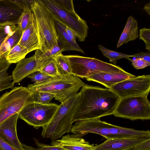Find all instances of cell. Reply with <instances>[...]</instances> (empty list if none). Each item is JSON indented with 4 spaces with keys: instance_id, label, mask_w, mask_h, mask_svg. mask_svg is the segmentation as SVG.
<instances>
[{
    "instance_id": "7",
    "label": "cell",
    "mask_w": 150,
    "mask_h": 150,
    "mask_svg": "<svg viewBox=\"0 0 150 150\" xmlns=\"http://www.w3.org/2000/svg\"><path fill=\"white\" fill-rule=\"evenodd\" d=\"M33 92L27 87H16L0 97V124L13 115L18 114L29 102Z\"/></svg>"
},
{
    "instance_id": "6",
    "label": "cell",
    "mask_w": 150,
    "mask_h": 150,
    "mask_svg": "<svg viewBox=\"0 0 150 150\" xmlns=\"http://www.w3.org/2000/svg\"><path fill=\"white\" fill-rule=\"evenodd\" d=\"M71 67L72 75L79 78H84L102 72H127L120 66L108 63L94 58L79 55H66Z\"/></svg>"
},
{
    "instance_id": "33",
    "label": "cell",
    "mask_w": 150,
    "mask_h": 150,
    "mask_svg": "<svg viewBox=\"0 0 150 150\" xmlns=\"http://www.w3.org/2000/svg\"><path fill=\"white\" fill-rule=\"evenodd\" d=\"M15 25L9 23L0 24V48L10 32L16 27Z\"/></svg>"
},
{
    "instance_id": "27",
    "label": "cell",
    "mask_w": 150,
    "mask_h": 150,
    "mask_svg": "<svg viewBox=\"0 0 150 150\" xmlns=\"http://www.w3.org/2000/svg\"><path fill=\"white\" fill-rule=\"evenodd\" d=\"M32 1V0L30 4L24 8L23 12L18 21L17 26L22 33L27 27L31 18L33 13L31 8Z\"/></svg>"
},
{
    "instance_id": "35",
    "label": "cell",
    "mask_w": 150,
    "mask_h": 150,
    "mask_svg": "<svg viewBox=\"0 0 150 150\" xmlns=\"http://www.w3.org/2000/svg\"><path fill=\"white\" fill-rule=\"evenodd\" d=\"M128 59L131 61L132 65L137 69H143L150 66V63L141 59H132L129 58Z\"/></svg>"
},
{
    "instance_id": "29",
    "label": "cell",
    "mask_w": 150,
    "mask_h": 150,
    "mask_svg": "<svg viewBox=\"0 0 150 150\" xmlns=\"http://www.w3.org/2000/svg\"><path fill=\"white\" fill-rule=\"evenodd\" d=\"M55 97L54 94L48 92L39 91L33 92L32 96V101L41 104H48Z\"/></svg>"
},
{
    "instance_id": "31",
    "label": "cell",
    "mask_w": 150,
    "mask_h": 150,
    "mask_svg": "<svg viewBox=\"0 0 150 150\" xmlns=\"http://www.w3.org/2000/svg\"><path fill=\"white\" fill-rule=\"evenodd\" d=\"M26 77L30 78L34 84H41L57 78L46 75L39 71L35 72Z\"/></svg>"
},
{
    "instance_id": "34",
    "label": "cell",
    "mask_w": 150,
    "mask_h": 150,
    "mask_svg": "<svg viewBox=\"0 0 150 150\" xmlns=\"http://www.w3.org/2000/svg\"><path fill=\"white\" fill-rule=\"evenodd\" d=\"M139 38L145 43L146 50H150V29L142 28L139 30Z\"/></svg>"
},
{
    "instance_id": "39",
    "label": "cell",
    "mask_w": 150,
    "mask_h": 150,
    "mask_svg": "<svg viewBox=\"0 0 150 150\" xmlns=\"http://www.w3.org/2000/svg\"><path fill=\"white\" fill-rule=\"evenodd\" d=\"M64 25L65 32L72 40L76 42V40L77 37L75 33L67 26Z\"/></svg>"
},
{
    "instance_id": "2",
    "label": "cell",
    "mask_w": 150,
    "mask_h": 150,
    "mask_svg": "<svg viewBox=\"0 0 150 150\" xmlns=\"http://www.w3.org/2000/svg\"><path fill=\"white\" fill-rule=\"evenodd\" d=\"M80 98L79 92L59 105L49 122L42 127L43 138L55 141L70 132Z\"/></svg>"
},
{
    "instance_id": "36",
    "label": "cell",
    "mask_w": 150,
    "mask_h": 150,
    "mask_svg": "<svg viewBox=\"0 0 150 150\" xmlns=\"http://www.w3.org/2000/svg\"><path fill=\"white\" fill-rule=\"evenodd\" d=\"M132 150H150V138L138 144Z\"/></svg>"
},
{
    "instance_id": "17",
    "label": "cell",
    "mask_w": 150,
    "mask_h": 150,
    "mask_svg": "<svg viewBox=\"0 0 150 150\" xmlns=\"http://www.w3.org/2000/svg\"><path fill=\"white\" fill-rule=\"evenodd\" d=\"M18 44L26 48L29 52L40 50V41L33 13L30 21L23 33Z\"/></svg>"
},
{
    "instance_id": "22",
    "label": "cell",
    "mask_w": 150,
    "mask_h": 150,
    "mask_svg": "<svg viewBox=\"0 0 150 150\" xmlns=\"http://www.w3.org/2000/svg\"><path fill=\"white\" fill-rule=\"evenodd\" d=\"M22 33L17 26L10 32L0 47V58L6 57L9 51L18 43Z\"/></svg>"
},
{
    "instance_id": "3",
    "label": "cell",
    "mask_w": 150,
    "mask_h": 150,
    "mask_svg": "<svg viewBox=\"0 0 150 150\" xmlns=\"http://www.w3.org/2000/svg\"><path fill=\"white\" fill-rule=\"evenodd\" d=\"M54 19L61 22L76 34L78 40H85L88 28L86 21L75 11L72 0H41Z\"/></svg>"
},
{
    "instance_id": "24",
    "label": "cell",
    "mask_w": 150,
    "mask_h": 150,
    "mask_svg": "<svg viewBox=\"0 0 150 150\" xmlns=\"http://www.w3.org/2000/svg\"><path fill=\"white\" fill-rule=\"evenodd\" d=\"M53 57L57 72L60 76L72 75L71 65L66 55L61 53Z\"/></svg>"
},
{
    "instance_id": "25",
    "label": "cell",
    "mask_w": 150,
    "mask_h": 150,
    "mask_svg": "<svg viewBox=\"0 0 150 150\" xmlns=\"http://www.w3.org/2000/svg\"><path fill=\"white\" fill-rule=\"evenodd\" d=\"M28 53L26 48L18 43L9 51L5 57L11 64L16 63L25 58Z\"/></svg>"
},
{
    "instance_id": "16",
    "label": "cell",
    "mask_w": 150,
    "mask_h": 150,
    "mask_svg": "<svg viewBox=\"0 0 150 150\" xmlns=\"http://www.w3.org/2000/svg\"><path fill=\"white\" fill-rule=\"evenodd\" d=\"M136 76L129 73L102 72L91 75L85 78L88 81L97 82L109 89L112 86L118 83Z\"/></svg>"
},
{
    "instance_id": "28",
    "label": "cell",
    "mask_w": 150,
    "mask_h": 150,
    "mask_svg": "<svg viewBox=\"0 0 150 150\" xmlns=\"http://www.w3.org/2000/svg\"><path fill=\"white\" fill-rule=\"evenodd\" d=\"M39 71L53 77L58 78L61 76L57 72L53 57L47 61Z\"/></svg>"
},
{
    "instance_id": "26",
    "label": "cell",
    "mask_w": 150,
    "mask_h": 150,
    "mask_svg": "<svg viewBox=\"0 0 150 150\" xmlns=\"http://www.w3.org/2000/svg\"><path fill=\"white\" fill-rule=\"evenodd\" d=\"M98 49L102 52V54L109 59L114 65H116L117 61L121 58H125L128 59L130 57H133V55H129L109 50L101 45H98Z\"/></svg>"
},
{
    "instance_id": "4",
    "label": "cell",
    "mask_w": 150,
    "mask_h": 150,
    "mask_svg": "<svg viewBox=\"0 0 150 150\" xmlns=\"http://www.w3.org/2000/svg\"><path fill=\"white\" fill-rule=\"evenodd\" d=\"M31 8L39 36L40 50L45 52L58 45L55 20L41 0H32Z\"/></svg>"
},
{
    "instance_id": "32",
    "label": "cell",
    "mask_w": 150,
    "mask_h": 150,
    "mask_svg": "<svg viewBox=\"0 0 150 150\" xmlns=\"http://www.w3.org/2000/svg\"><path fill=\"white\" fill-rule=\"evenodd\" d=\"M64 51V48L58 44L57 45H55L45 52H42L40 50H36L35 54L40 57L51 58L62 53Z\"/></svg>"
},
{
    "instance_id": "20",
    "label": "cell",
    "mask_w": 150,
    "mask_h": 150,
    "mask_svg": "<svg viewBox=\"0 0 150 150\" xmlns=\"http://www.w3.org/2000/svg\"><path fill=\"white\" fill-rule=\"evenodd\" d=\"M54 20L55 27L58 36V44L64 48V51L73 50L84 54V51L76 42L72 40L65 32L64 25L58 20Z\"/></svg>"
},
{
    "instance_id": "19",
    "label": "cell",
    "mask_w": 150,
    "mask_h": 150,
    "mask_svg": "<svg viewBox=\"0 0 150 150\" xmlns=\"http://www.w3.org/2000/svg\"><path fill=\"white\" fill-rule=\"evenodd\" d=\"M110 135L107 139L150 138L149 130H138L119 127L109 123Z\"/></svg>"
},
{
    "instance_id": "15",
    "label": "cell",
    "mask_w": 150,
    "mask_h": 150,
    "mask_svg": "<svg viewBox=\"0 0 150 150\" xmlns=\"http://www.w3.org/2000/svg\"><path fill=\"white\" fill-rule=\"evenodd\" d=\"M82 135L74 134L63 136L60 139L52 141L50 145L58 146L67 150H93L94 146L86 141Z\"/></svg>"
},
{
    "instance_id": "21",
    "label": "cell",
    "mask_w": 150,
    "mask_h": 150,
    "mask_svg": "<svg viewBox=\"0 0 150 150\" xmlns=\"http://www.w3.org/2000/svg\"><path fill=\"white\" fill-rule=\"evenodd\" d=\"M138 29L137 20L132 16H129L117 43V48L124 43L134 40L138 38Z\"/></svg>"
},
{
    "instance_id": "5",
    "label": "cell",
    "mask_w": 150,
    "mask_h": 150,
    "mask_svg": "<svg viewBox=\"0 0 150 150\" xmlns=\"http://www.w3.org/2000/svg\"><path fill=\"white\" fill-rule=\"evenodd\" d=\"M85 84L73 75L61 76L40 84H29L28 88L33 92L44 91L55 95V99L62 103L76 95Z\"/></svg>"
},
{
    "instance_id": "23",
    "label": "cell",
    "mask_w": 150,
    "mask_h": 150,
    "mask_svg": "<svg viewBox=\"0 0 150 150\" xmlns=\"http://www.w3.org/2000/svg\"><path fill=\"white\" fill-rule=\"evenodd\" d=\"M11 64L5 57L0 58V92L14 88V84L12 75H9L7 70Z\"/></svg>"
},
{
    "instance_id": "18",
    "label": "cell",
    "mask_w": 150,
    "mask_h": 150,
    "mask_svg": "<svg viewBox=\"0 0 150 150\" xmlns=\"http://www.w3.org/2000/svg\"><path fill=\"white\" fill-rule=\"evenodd\" d=\"M146 138L107 139L102 143L94 146L93 150H132Z\"/></svg>"
},
{
    "instance_id": "1",
    "label": "cell",
    "mask_w": 150,
    "mask_h": 150,
    "mask_svg": "<svg viewBox=\"0 0 150 150\" xmlns=\"http://www.w3.org/2000/svg\"><path fill=\"white\" fill-rule=\"evenodd\" d=\"M72 122L113 115L120 98L110 89L84 84Z\"/></svg>"
},
{
    "instance_id": "9",
    "label": "cell",
    "mask_w": 150,
    "mask_h": 150,
    "mask_svg": "<svg viewBox=\"0 0 150 150\" xmlns=\"http://www.w3.org/2000/svg\"><path fill=\"white\" fill-rule=\"evenodd\" d=\"M58 106L54 103L44 104L30 101L18 113V118L38 129L49 122Z\"/></svg>"
},
{
    "instance_id": "11",
    "label": "cell",
    "mask_w": 150,
    "mask_h": 150,
    "mask_svg": "<svg viewBox=\"0 0 150 150\" xmlns=\"http://www.w3.org/2000/svg\"><path fill=\"white\" fill-rule=\"evenodd\" d=\"M28 0H0V24H18Z\"/></svg>"
},
{
    "instance_id": "30",
    "label": "cell",
    "mask_w": 150,
    "mask_h": 150,
    "mask_svg": "<svg viewBox=\"0 0 150 150\" xmlns=\"http://www.w3.org/2000/svg\"><path fill=\"white\" fill-rule=\"evenodd\" d=\"M37 148L22 144L24 150H67L61 147L54 145H48L40 142L36 138H34Z\"/></svg>"
},
{
    "instance_id": "38",
    "label": "cell",
    "mask_w": 150,
    "mask_h": 150,
    "mask_svg": "<svg viewBox=\"0 0 150 150\" xmlns=\"http://www.w3.org/2000/svg\"><path fill=\"white\" fill-rule=\"evenodd\" d=\"M0 150H19L6 142L0 137Z\"/></svg>"
},
{
    "instance_id": "8",
    "label": "cell",
    "mask_w": 150,
    "mask_h": 150,
    "mask_svg": "<svg viewBox=\"0 0 150 150\" xmlns=\"http://www.w3.org/2000/svg\"><path fill=\"white\" fill-rule=\"evenodd\" d=\"M113 115L131 120L150 119V102L146 96L120 98Z\"/></svg>"
},
{
    "instance_id": "40",
    "label": "cell",
    "mask_w": 150,
    "mask_h": 150,
    "mask_svg": "<svg viewBox=\"0 0 150 150\" xmlns=\"http://www.w3.org/2000/svg\"><path fill=\"white\" fill-rule=\"evenodd\" d=\"M143 9L149 14L150 15V3L145 5Z\"/></svg>"
},
{
    "instance_id": "12",
    "label": "cell",
    "mask_w": 150,
    "mask_h": 150,
    "mask_svg": "<svg viewBox=\"0 0 150 150\" xmlns=\"http://www.w3.org/2000/svg\"><path fill=\"white\" fill-rule=\"evenodd\" d=\"M51 58L41 57L35 54L30 57L25 58L18 62L12 73L14 83H18L30 74L39 71Z\"/></svg>"
},
{
    "instance_id": "10",
    "label": "cell",
    "mask_w": 150,
    "mask_h": 150,
    "mask_svg": "<svg viewBox=\"0 0 150 150\" xmlns=\"http://www.w3.org/2000/svg\"><path fill=\"white\" fill-rule=\"evenodd\" d=\"M120 98L139 96H148L150 91V75H144L126 80L110 88Z\"/></svg>"
},
{
    "instance_id": "14",
    "label": "cell",
    "mask_w": 150,
    "mask_h": 150,
    "mask_svg": "<svg viewBox=\"0 0 150 150\" xmlns=\"http://www.w3.org/2000/svg\"><path fill=\"white\" fill-rule=\"evenodd\" d=\"M18 118V114H16L2 122L0 124V137L13 148L24 150L17 135L16 126Z\"/></svg>"
},
{
    "instance_id": "37",
    "label": "cell",
    "mask_w": 150,
    "mask_h": 150,
    "mask_svg": "<svg viewBox=\"0 0 150 150\" xmlns=\"http://www.w3.org/2000/svg\"><path fill=\"white\" fill-rule=\"evenodd\" d=\"M133 57L136 58L142 59L150 63V51L146 52H141L134 54Z\"/></svg>"
},
{
    "instance_id": "13",
    "label": "cell",
    "mask_w": 150,
    "mask_h": 150,
    "mask_svg": "<svg viewBox=\"0 0 150 150\" xmlns=\"http://www.w3.org/2000/svg\"><path fill=\"white\" fill-rule=\"evenodd\" d=\"M76 134L84 136L88 133L98 134L106 139L110 135L109 123L100 118L76 122L70 131Z\"/></svg>"
}]
</instances>
